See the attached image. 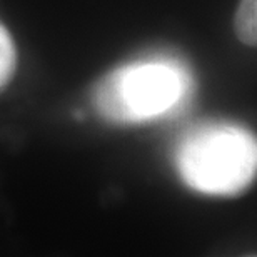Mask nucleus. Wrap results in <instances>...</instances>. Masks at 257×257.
I'll use <instances>...</instances> for the list:
<instances>
[{
	"label": "nucleus",
	"mask_w": 257,
	"mask_h": 257,
	"mask_svg": "<svg viewBox=\"0 0 257 257\" xmlns=\"http://www.w3.org/2000/svg\"><path fill=\"white\" fill-rule=\"evenodd\" d=\"M177 167L184 182L202 194H240L255 176V139L239 127L199 128L179 147Z\"/></svg>",
	"instance_id": "obj_1"
},
{
	"label": "nucleus",
	"mask_w": 257,
	"mask_h": 257,
	"mask_svg": "<svg viewBox=\"0 0 257 257\" xmlns=\"http://www.w3.org/2000/svg\"><path fill=\"white\" fill-rule=\"evenodd\" d=\"M189 77L172 62H139L114 70L95 87L94 102L107 120L131 124L169 114L184 100Z\"/></svg>",
	"instance_id": "obj_2"
},
{
	"label": "nucleus",
	"mask_w": 257,
	"mask_h": 257,
	"mask_svg": "<svg viewBox=\"0 0 257 257\" xmlns=\"http://www.w3.org/2000/svg\"><path fill=\"white\" fill-rule=\"evenodd\" d=\"M234 30L237 39L249 47L257 44V0H240L234 17Z\"/></svg>",
	"instance_id": "obj_3"
},
{
	"label": "nucleus",
	"mask_w": 257,
	"mask_h": 257,
	"mask_svg": "<svg viewBox=\"0 0 257 257\" xmlns=\"http://www.w3.org/2000/svg\"><path fill=\"white\" fill-rule=\"evenodd\" d=\"M15 62H17V54H15L12 35L0 24V89H4L12 79Z\"/></svg>",
	"instance_id": "obj_4"
}]
</instances>
